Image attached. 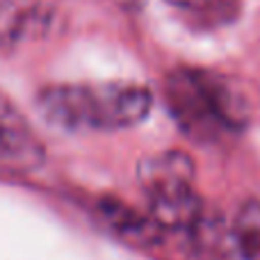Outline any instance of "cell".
I'll return each instance as SVG.
<instances>
[{
  "instance_id": "6da1fadb",
  "label": "cell",
  "mask_w": 260,
  "mask_h": 260,
  "mask_svg": "<svg viewBox=\"0 0 260 260\" xmlns=\"http://www.w3.org/2000/svg\"><path fill=\"white\" fill-rule=\"evenodd\" d=\"M151 103V91L137 82L50 85L37 94L44 121L67 133L133 128L146 119Z\"/></svg>"
},
{
  "instance_id": "7a4b0ae2",
  "label": "cell",
  "mask_w": 260,
  "mask_h": 260,
  "mask_svg": "<svg viewBox=\"0 0 260 260\" xmlns=\"http://www.w3.org/2000/svg\"><path fill=\"white\" fill-rule=\"evenodd\" d=\"M176 123L199 142H219L247 123V103L226 78L203 69H178L165 82Z\"/></svg>"
},
{
  "instance_id": "3957f363",
  "label": "cell",
  "mask_w": 260,
  "mask_h": 260,
  "mask_svg": "<svg viewBox=\"0 0 260 260\" xmlns=\"http://www.w3.org/2000/svg\"><path fill=\"white\" fill-rule=\"evenodd\" d=\"M139 180L157 229H189L201 215V199L194 189V162L180 151L153 155L139 167Z\"/></svg>"
},
{
  "instance_id": "277c9868",
  "label": "cell",
  "mask_w": 260,
  "mask_h": 260,
  "mask_svg": "<svg viewBox=\"0 0 260 260\" xmlns=\"http://www.w3.org/2000/svg\"><path fill=\"white\" fill-rule=\"evenodd\" d=\"M46 148L25 114L0 91V178H18L37 171Z\"/></svg>"
},
{
  "instance_id": "5b68a950",
  "label": "cell",
  "mask_w": 260,
  "mask_h": 260,
  "mask_svg": "<svg viewBox=\"0 0 260 260\" xmlns=\"http://www.w3.org/2000/svg\"><path fill=\"white\" fill-rule=\"evenodd\" d=\"M57 0H0V50H16L50 30Z\"/></svg>"
},
{
  "instance_id": "8992f818",
  "label": "cell",
  "mask_w": 260,
  "mask_h": 260,
  "mask_svg": "<svg viewBox=\"0 0 260 260\" xmlns=\"http://www.w3.org/2000/svg\"><path fill=\"white\" fill-rule=\"evenodd\" d=\"M99 215L114 233H119L126 240H133V242H148L157 229L153 219L139 217L133 208L123 206L121 201H114V199H103L99 203Z\"/></svg>"
},
{
  "instance_id": "52a82bcc",
  "label": "cell",
  "mask_w": 260,
  "mask_h": 260,
  "mask_svg": "<svg viewBox=\"0 0 260 260\" xmlns=\"http://www.w3.org/2000/svg\"><path fill=\"white\" fill-rule=\"evenodd\" d=\"M231 233L240 260H260V201H249L240 208Z\"/></svg>"
},
{
  "instance_id": "ba28073f",
  "label": "cell",
  "mask_w": 260,
  "mask_h": 260,
  "mask_svg": "<svg viewBox=\"0 0 260 260\" xmlns=\"http://www.w3.org/2000/svg\"><path fill=\"white\" fill-rule=\"evenodd\" d=\"M169 5L183 9L185 14L197 18H206V21H212V18H226L238 9L240 0H167Z\"/></svg>"
}]
</instances>
